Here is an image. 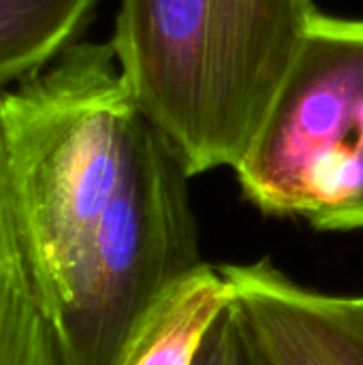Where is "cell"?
I'll list each match as a JSON object with an SVG mask.
<instances>
[{"label":"cell","mask_w":363,"mask_h":365,"mask_svg":"<svg viewBox=\"0 0 363 365\" xmlns=\"http://www.w3.org/2000/svg\"><path fill=\"white\" fill-rule=\"evenodd\" d=\"M0 126L19 231L56 325L154 122L111 43L77 41L0 92Z\"/></svg>","instance_id":"1"},{"label":"cell","mask_w":363,"mask_h":365,"mask_svg":"<svg viewBox=\"0 0 363 365\" xmlns=\"http://www.w3.org/2000/svg\"><path fill=\"white\" fill-rule=\"evenodd\" d=\"M312 0H122L109 38L190 178L235 169L310 26Z\"/></svg>","instance_id":"2"},{"label":"cell","mask_w":363,"mask_h":365,"mask_svg":"<svg viewBox=\"0 0 363 365\" xmlns=\"http://www.w3.org/2000/svg\"><path fill=\"white\" fill-rule=\"evenodd\" d=\"M244 197L319 231L363 229V19L315 11L248 152Z\"/></svg>","instance_id":"3"},{"label":"cell","mask_w":363,"mask_h":365,"mask_svg":"<svg viewBox=\"0 0 363 365\" xmlns=\"http://www.w3.org/2000/svg\"><path fill=\"white\" fill-rule=\"evenodd\" d=\"M188 180L154 124L56 321L62 364L120 365L156 304L203 263Z\"/></svg>","instance_id":"4"},{"label":"cell","mask_w":363,"mask_h":365,"mask_svg":"<svg viewBox=\"0 0 363 365\" xmlns=\"http://www.w3.org/2000/svg\"><path fill=\"white\" fill-rule=\"evenodd\" d=\"M220 272L270 365H363V297L302 287L267 259Z\"/></svg>","instance_id":"5"},{"label":"cell","mask_w":363,"mask_h":365,"mask_svg":"<svg viewBox=\"0 0 363 365\" xmlns=\"http://www.w3.org/2000/svg\"><path fill=\"white\" fill-rule=\"evenodd\" d=\"M0 365H64L24 244L0 126Z\"/></svg>","instance_id":"6"},{"label":"cell","mask_w":363,"mask_h":365,"mask_svg":"<svg viewBox=\"0 0 363 365\" xmlns=\"http://www.w3.org/2000/svg\"><path fill=\"white\" fill-rule=\"evenodd\" d=\"M231 299L233 289L220 267L201 263L148 314L120 365H193L203 338Z\"/></svg>","instance_id":"7"},{"label":"cell","mask_w":363,"mask_h":365,"mask_svg":"<svg viewBox=\"0 0 363 365\" xmlns=\"http://www.w3.org/2000/svg\"><path fill=\"white\" fill-rule=\"evenodd\" d=\"M101 0H0V92L79 41Z\"/></svg>","instance_id":"8"},{"label":"cell","mask_w":363,"mask_h":365,"mask_svg":"<svg viewBox=\"0 0 363 365\" xmlns=\"http://www.w3.org/2000/svg\"><path fill=\"white\" fill-rule=\"evenodd\" d=\"M229 365H270L235 299L229 304Z\"/></svg>","instance_id":"9"},{"label":"cell","mask_w":363,"mask_h":365,"mask_svg":"<svg viewBox=\"0 0 363 365\" xmlns=\"http://www.w3.org/2000/svg\"><path fill=\"white\" fill-rule=\"evenodd\" d=\"M193 365H229V306L210 327Z\"/></svg>","instance_id":"10"}]
</instances>
